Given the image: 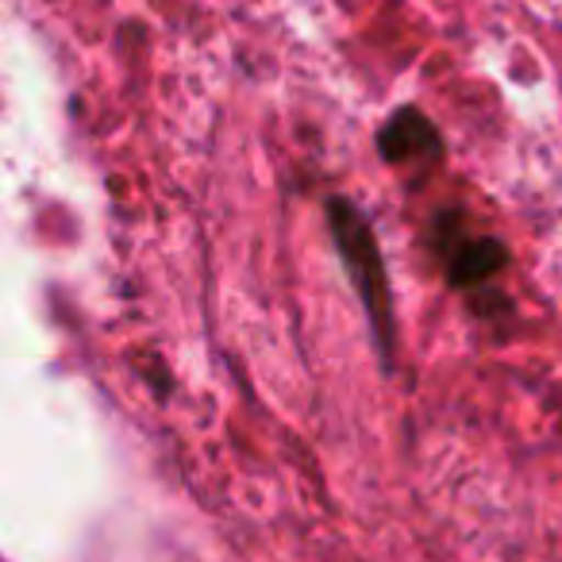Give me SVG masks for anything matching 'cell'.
Here are the masks:
<instances>
[{
    "label": "cell",
    "mask_w": 562,
    "mask_h": 562,
    "mask_svg": "<svg viewBox=\"0 0 562 562\" xmlns=\"http://www.w3.org/2000/svg\"><path fill=\"white\" fill-rule=\"evenodd\" d=\"M328 227L336 235L339 258H344L351 285L359 293L362 308L374 321V331L382 339L385 351H393V301H390V281H385V262L378 250L374 227L367 224L359 209L351 201H328Z\"/></svg>",
    "instance_id": "cell-1"
},
{
    "label": "cell",
    "mask_w": 562,
    "mask_h": 562,
    "mask_svg": "<svg viewBox=\"0 0 562 562\" xmlns=\"http://www.w3.org/2000/svg\"><path fill=\"white\" fill-rule=\"evenodd\" d=\"M439 255L447 262V278L467 290V285H485L490 278H497L501 266H505V247L490 235L477 232H462L451 235L443 232V243H439Z\"/></svg>",
    "instance_id": "cell-2"
},
{
    "label": "cell",
    "mask_w": 562,
    "mask_h": 562,
    "mask_svg": "<svg viewBox=\"0 0 562 562\" xmlns=\"http://www.w3.org/2000/svg\"><path fill=\"white\" fill-rule=\"evenodd\" d=\"M378 147L390 162H416V158H436L443 150L436 127L420 116L416 109H405L382 127L378 135Z\"/></svg>",
    "instance_id": "cell-3"
}]
</instances>
